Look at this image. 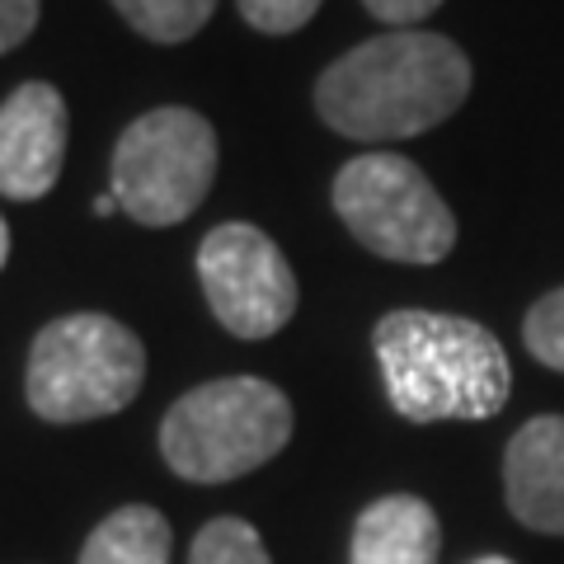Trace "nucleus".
Segmentation results:
<instances>
[{
  "label": "nucleus",
  "instance_id": "obj_1",
  "mask_svg": "<svg viewBox=\"0 0 564 564\" xmlns=\"http://www.w3.org/2000/svg\"><path fill=\"white\" fill-rule=\"evenodd\" d=\"M470 95V57L443 33L391 29L329 62L315 113L352 141H404L447 122Z\"/></svg>",
  "mask_w": 564,
  "mask_h": 564
},
{
  "label": "nucleus",
  "instance_id": "obj_2",
  "mask_svg": "<svg viewBox=\"0 0 564 564\" xmlns=\"http://www.w3.org/2000/svg\"><path fill=\"white\" fill-rule=\"evenodd\" d=\"M391 410L410 423L494 419L513 395V362L499 334L447 311H391L372 329Z\"/></svg>",
  "mask_w": 564,
  "mask_h": 564
},
{
  "label": "nucleus",
  "instance_id": "obj_3",
  "mask_svg": "<svg viewBox=\"0 0 564 564\" xmlns=\"http://www.w3.org/2000/svg\"><path fill=\"white\" fill-rule=\"evenodd\" d=\"M292 437V400L263 377L193 386L161 419L165 466L193 485H226L269 466Z\"/></svg>",
  "mask_w": 564,
  "mask_h": 564
},
{
  "label": "nucleus",
  "instance_id": "obj_4",
  "mask_svg": "<svg viewBox=\"0 0 564 564\" xmlns=\"http://www.w3.org/2000/svg\"><path fill=\"white\" fill-rule=\"evenodd\" d=\"M147 348L137 334L99 311L62 315L39 329L29 348L24 395L29 410L47 423L109 419L141 395Z\"/></svg>",
  "mask_w": 564,
  "mask_h": 564
},
{
  "label": "nucleus",
  "instance_id": "obj_5",
  "mask_svg": "<svg viewBox=\"0 0 564 564\" xmlns=\"http://www.w3.org/2000/svg\"><path fill=\"white\" fill-rule=\"evenodd\" d=\"M334 212L348 236L395 263H443L456 245V217L410 155L362 151L334 174Z\"/></svg>",
  "mask_w": 564,
  "mask_h": 564
},
{
  "label": "nucleus",
  "instance_id": "obj_6",
  "mask_svg": "<svg viewBox=\"0 0 564 564\" xmlns=\"http://www.w3.org/2000/svg\"><path fill=\"white\" fill-rule=\"evenodd\" d=\"M109 180L118 207L141 226H180L217 180V132L198 109H151L122 128Z\"/></svg>",
  "mask_w": 564,
  "mask_h": 564
},
{
  "label": "nucleus",
  "instance_id": "obj_7",
  "mask_svg": "<svg viewBox=\"0 0 564 564\" xmlns=\"http://www.w3.org/2000/svg\"><path fill=\"white\" fill-rule=\"evenodd\" d=\"M198 282L212 315L236 339H269L296 315V273L288 254L250 221H226L198 245Z\"/></svg>",
  "mask_w": 564,
  "mask_h": 564
},
{
  "label": "nucleus",
  "instance_id": "obj_8",
  "mask_svg": "<svg viewBox=\"0 0 564 564\" xmlns=\"http://www.w3.org/2000/svg\"><path fill=\"white\" fill-rule=\"evenodd\" d=\"M66 161V99L47 80H24L0 104V193L39 203Z\"/></svg>",
  "mask_w": 564,
  "mask_h": 564
},
{
  "label": "nucleus",
  "instance_id": "obj_9",
  "mask_svg": "<svg viewBox=\"0 0 564 564\" xmlns=\"http://www.w3.org/2000/svg\"><path fill=\"white\" fill-rule=\"evenodd\" d=\"M508 513L541 536H564V414H536L503 452Z\"/></svg>",
  "mask_w": 564,
  "mask_h": 564
},
{
  "label": "nucleus",
  "instance_id": "obj_10",
  "mask_svg": "<svg viewBox=\"0 0 564 564\" xmlns=\"http://www.w3.org/2000/svg\"><path fill=\"white\" fill-rule=\"evenodd\" d=\"M443 527L419 494H386L352 522L348 564H437Z\"/></svg>",
  "mask_w": 564,
  "mask_h": 564
},
{
  "label": "nucleus",
  "instance_id": "obj_11",
  "mask_svg": "<svg viewBox=\"0 0 564 564\" xmlns=\"http://www.w3.org/2000/svg\"><path fill=\"white\" fill-rule=\"evenodd\" d=\"M80 564H170V522L151 503H128L104 518L80 551Z\"/></svg>",
  "mask_w": 564,
  "mask_h": 564
},
{
  "label": "nucleus",
  "instance_id": "obj_12",
  "mask_svg": "<svg viewBox=\"0 0 564 564\" xmlns=\"http://www.w3.org/2000/svg\"><path fill=\"white\" fill-rule=\"evenodd\" d=\"M113 10L151 43H188L212 20L217 0H113Z\"/></svg>",
  "mask_w": 564,
  "mask_h": 564
},
{
  "label": "nucleus",
  "instance_id": "obj_13",
  "mask_svg": "<svg viewBox=\"0 0 564 564\" xmlns=\"http://www.w3.org/2000/svg\"><path fill=\"white\" fill-rule=\"evenodd\" d=\"M188 564H273L263 551V536L240 518H212L198 536H193Z\"/></svg>",
  "mask_w": 564,
  "mask_h": 564
},
{
  "label": "nucleus",
  "instance_id": "obj_14",
  "mask_svg": "<svg viewBox=\"0 0 564 564\" xmlns=\"http://www.w3.org/2000/svg\"><path fill=\"white\" fill-rule=\"evenodd\" d=\"M522 344L541 367L564 372V288L532 302V311H527V321H522Z\"/></svg>",
  "mask_w": 564,
  "mask_h": 564
},
{
  "label": "nucleus",
  "instance_id": "obj_15",
  "mask_svg": "<svg viewBox=\"0 0 564 564\" xmlns=\"http://www.w3.org/2000/svg\"><path fill=\"white\" fill-rule=\"evenodd\" d=\"M236 10L259 33H296L315 20L321 0H236Z\"/></svg>",
  "mask_w": 564,
  "mask_h": 564
},
{
  "label": "nucleus",
  "instance_id": "obj_16",
  "mask_svg": "<svg viewBox=\"0 0 564 564\" xmlns=\"http://www.w3.org/2000/svg\"><path fill=\"white\" fill-rule=\"evenodd\" d=\"M39 29V0H0V52H14Z\"/></svg>",
  "mask_w": 564,
  "mask_h": 564
},
{
  "label": "nucleus",
  "instance_id": "obj_17",
  "mask_svg": "<svg viewBox=\"0 0 564 564\" xmlns=\"http://www.w3.org/2000/svg\"><path fill=\"white\" fill-rule=\"evenodd\" d=\"M381 24H423L429 14H437L443 0H362Z\"/></svg>",
  "mask_w": 564,
  "mask_h": 564
},
{
  "label": "nucleus",
  "instance_id": "obj_18",
  "mask_svg": "<svg viewBox=\"0 0 564 564\" xmlns=\"http://www.w3.org/2000/svg\"><path fill=\"white\" fill-rule=\"evenodd\" d=\"M95 212H99V217H113V212H118V198H113V193H104V198H95Z\"/></svg>",
  "mask_w": 564,
  "mask_h": 564
},
{
  "label": "nucleus",
  "instance_id": "obj_19",
  "mask_svg": "<svg viewBox=\"0 0 564 564\" xmlns=\"http://www.w3.org/2000/svg\"><path fill=\"white\" fill-rule=\"evenodd\" d=\"M6 259H10V226L0 217V269H6Z\"/></svg>",
  "mask_w": 564,
  "mask_h": 564
},
{
  "label": "nucleus",
  "instance_id": "obj_20",
  "mask_svg": "<svg viewBox=\"0 0 564 564\" xmlns=\"http://www.w3.org/2000/svg\"><path fill=\"white\" fill-rule=\"evenodd\" d=\"M475 564H513V560H503V555H485V560H475Z\"/></svg>",
  "mask_w": 564,
  "mask_h": 564
}]
</instances>
